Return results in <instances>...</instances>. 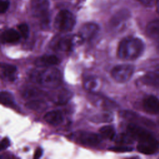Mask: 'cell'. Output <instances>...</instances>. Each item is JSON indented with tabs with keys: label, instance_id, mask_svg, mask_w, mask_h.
Returning a JSON list of instances; mask_svg holds the SVG:
<instances>
[{
	"label": "cell",
	"instance_id": "cell-1",
	"mask_svg": "<svg viewBox=\"0 0 159 159\" xmlns=\"http://www.w3.org/2000/svg\"><path fill=\"white\" fill-rule=\"evenodd\" d=\"M130 135L137 140V150L145 155L155 153L159 148V142L147 129L139 125H134L130 129Z\"/></svg>",
	"mask_w": 159,
	"mask_h": 159
},
{
	"label": "cell",
	"instance_id": "cell-2",
	"mask_svg": "<svg viewBox=\"0 0 159 159\" xmlns=\"http://www.w3.org/2000/svg\"><path fill=\"white\" fill-rule=\"evenodd\" d=\"M144 47V43L141 39L132 37H126L119 43L117 55L120 59L135 60L142 55Z\"/></svg>",
	"mask_w": 159,
	"mask_h": 159
},
{
	"label": "cell",
	"instance_id": "cell-3",
	"mask_svg": "<svg viewBox=\"0 0 159 159\" xmlns=\"http://www.w3.org/2000/svg\"><path fill=\"white\" fill-rule=\"evenodd\" d=\"M32 79L45 88L54 89L60 84L61 74L57 68H47L34 72L32 74Z\"/></svg>",
	"mask_w": 159,
	"mask_h": 159
},
{
	"label": "cell",
	"instance_id": "cell-4",
	"mask_svg": "<svg viewBox=\"0 0 159 159\" xmlns=\"http://www.w3.org/2000/svg\"><path fill=\"white\" fill-rule=\"evenodd\" d=\"M75 23V17L70 11L61 10L56 16L54 25L60 31L68 32L73 29Z\"/></svg>",
	"mask_w": 159,
	"mask_h": 159
},
{
	"label": "cell",
	"instance_id": "cell-5",
	"mask_svg": "<svg viewBox=\"0 0 159 159\" xmlns=\"http://www.w3.org/2000/svg\"><path fill=\"white\" fill-rule=\"evenodd\" d=\"M134 71L133 65L129 64L119 65L114 66L111 70L112 78L118 83H125L132 77Z\"/></svg>",
	"mask_w": 159,
	"mask_h": 159
},
{
	"label": "cell",
	"instance_id": "cell-6",
	"mask_svg": "<svg viewBox=\"0 0 159 159\" xmlns=\"http://www.w3.org/2000/svg\"><path fill=\"white\" fill-rule=\"evenodd\" d=\"M49 2L48 0H31L30 9L32 15L42 19L45 24L48 21Z\"/></svg>",
	"mask_w": 159,
	"mask_h": 159
},
{
	"label": "cell",
	"instance_id": "cell-7",
	"mask_svg": "<svg viewBox=\"0 0 159 159\" xmlns=\"http://www.w3.org/2000/svg\"><path fill=\"white\" fill-rule=\"evenodd\" d=\"M73 135V139L78 143L89 147H94L101 142L102 137L93 132L79 131L75 132Z\"/></svg>",
	"mask_w": 159,
	"mask_h": 159
},
{
	"label": "cell",
	"instance_id": "cell-8",
	"mask_svg": "<svg viewBox=\"0 0 159 159\" xmlns=\"http://www.w3.org/2000/svg\"><path fill=\"white\" fill-rule=\"evenodd\" d=\"M83 42L79 35L77 36H71L67 35L60 39L56 43V47L65 52H69L72 50L75 45L77 43Z\"/></svg>",
	"mask_w": 159,
	"mask_h": 159
},
{
	"label": "cell",
	"instance_id": "cell-9",
	"mask_svg": "<svg viewBox=\"0 0 159 159\" xmlns=\"http://www.w3.org/2000/svg\"><path fill=\"white\" fill-rule=\"evenodd\" d=\"M99 31V26L93 22L84 24L80 29L78 35L82 40H89L94 38Z\"/></svg>",
	"mask_w": 159,
	"mask_h": 159
},
{
	"label": "cell",
	"instance_id": "cell-10",
	"mask_svg": "<svg viewBox=\"0 0 159 159\" xmlns=\"http://www.w3.org/2000/svg\"><path fill=\"white\" fill-rule=\"evenodd\" d=\"M49 96L50 99L54 103L57 104H64L70 100L72 94L66 89H60L52 91Z\"/></svg>",
	"mask_w": 159,
	"mask_h": 159
},
{
	"label": "cell",
	"instance_id": "cell-11",
	"mask_svg": "<svg viewBox=\"0 0 159 159\" xmlns=\"http://www.w3.org/2000/svg\"><path fill=\"white\" fill-rule=\"evenodd\" d=\"M143 107L145 111L152 114L159 112V99L155 96H148L143 101Z\"/></svg>",
	"mask_w": 159,
	"mask_h": 159
},
{
	"label": "cell",
	"instance_id": "cell-12",
	"mask_svg": "<svg viewBox=\"0 0 159 159\" xmlns=\"http://www.w3.org/2000/svg\"><path fill=\"white\" fill-rule=\"evenodd\" d=\"M142 80L147 85L159 88V65H157L153 71L147 73Z\"/></svg>",
	"mask_w": 159,
	"mask_h": 159
},
{
	"label": "cell",
	"instance_id": "cell-13",
	"mask_svg": "<svg viewBox=\"0 0 159 159\" xmlns=\"http://www.w3.org/2000/svg\"><path fill=\"white\" fill-rule=\"evenodd\" d=\"M19 32L13 29L4 30L1 34V41L4 43H14L17 42L20 39Z\"/></svg>",
	"mask_w": 159,
	"mask_h": 159
},
{
	"label": "cell",
	"instance_id": "cell-14",
	"mask_svg": "<svg viewBox=\"0 0 159 159\" xmlns=\"http://www.w3.org/2000/svg\"><path fill=\"white\" fill-rule=\"evenodd\" d=\"M16 71L17 68L13 65L4 63L1 64V75L2 79L8 81L14 80Z\"/></svg>",
	"mask_w": 159,
	"mask_h": 159
},
{
	"label": "cell",
	"instance_id": "cell-15",
	"mask_svg": "<svg viewBox=\"0 0 159 159\" xmlns=\"http://www.w3.org/2000/svg\"><path fill=\"white\" fill-rule=\"evenodd\" d=\"M43 119L51 125H57L63 122V116L59 111H51L45 114Z\"/></svg>",
	"mask_w": 159,
	"mask_h": 159
},
{
	"label": "cell",
	"instance_id": "cell-16",
	"mask_svg": "<svg viewBox=\"0 0 159 159\" xmlns=\"http://www.w3.org/2000/svg\"><path fill=\"white\" fill-rule=\"evenodd\" d=\"M59 58L53 55H44L35 61V64L39 66H48L59 63Z\"/></svg>",
	"mask_w": 159,
	"mask_h": 159
},
{
	"label": "cell",
	"instance_id": "cell-17",
	"mask_svg": "<svg viewBox=\"0 0 159 159\" xmlns=\"http://www.w3.org/2000/svg\"><path fill=\"white\" fill-rule=\"evenodd\" d=\"M146 33L151 39H159V19L152 20L147 24Z\"/></svg>",
	"mask_w": 159,
	"mask_h": 159
},
{
	"label": "cell",
	"instance_id": "cell-18",
	"mask_svg": "<svg viewBox=\"0 0 159 159\" xmlns=\"http://www.w3.org/2000/svg\"><path fill=\"white\" fill-rule=\"evenodd\" d=\"M27 108L35 111H42L47 107L45 101L39 99L30 100L25 103Z\"/></svg>",
	"mask_w": 159,
	"mask_h": 159
},
{
	"label": "cell",
	"instance_id": "cell-19",
	"mask_svg": "<svg viewBox=\"0 0 159 159\" xmlns=\"http://www.w3.org/2000/svg\"><path fill=\"white\" fill-rule=\"evenodd\" d=\"M99 132L102 138L112 140L114 139L116 136V130L112 125H104L100 128Z\"/></svg>",
	"mask_w": 159,
	"mask_h": 159
},
{
	"label": "cell",
	"instance_id": "cell-20",
	"mask_svg": "<svg viewBox=\"0 0 159 159\" xmlns=\"http://www.w3.org/2000/svg\"><path fill=\"white\" fill-rule=\"evenodd\" d=\"M1 103L4 106L12 107L15 105L14 98L12 94L7 91H1L0 93Z\"/></svg>",
	"mask_w": 159,
	"mask_h": 159
},
{
	"label": "cell",
	"instance_id": "cell-21",
	"mask_svg": "<svg viewBox=\"0 0 159 159\" xmlns=\"http://www.w3.org/2000/svg\"><path fill=\"white\" fill-rule=\"evenodd\" d=\"M94 122H110L113 120V115L111 112H102L94 116L91 119Z\"/></svg>",
	"mask_w": 159,
	"mask_h": 159
},
{
	"label": "cell",
	"instance_id": "cell-22",
	"mask_svg": "<svg viewBox=\"0 0 159 159\" xmlns=\"http://www.w3.org/2000/svg\"><path fill=\"white\" fill-rule=\"evenodd\" d=\"M22 95L24 98L30 99V98H36L37 97L42 96V91L32 88H25L23 90L22 93Z\"/></svg>",
	"mask_w": 159,
	"mask_h": 159
},
{
	"label": "cell",
	"instance_id": "cell-23",
	"mask_svg": "<svg viewBox=\"0 0 159 159\" xmlns=\"http://www.w3.org/2000/svg\"><path fill=\"white\" fill-rule=\"evenodd\" d=\"M114 140L117 143H119L120 145H127L133 143V139L128 133H122L116 135L114 139Z\"/></svg>",
	"mask_w": 159,
	"mask_h": 159
},
{
	"label": "cell",
	"instance_id": "cell-24",
	"mask_svg": "<svg viewBox=\"0 0 159 159\" xmlns=\"http://www.w3.org/2000/svg\"><path fill=\"white\" fill-rule=\"evenodd\" d=\"M127 17V16L126 15V12H121L117 13L111 19L112 25L114 26L117 25L119 24L120 23L121 21L124 20L125 19V17Z\"/></svg>",
	"mask_w": 159,
	"mask_h": 159
},
{
	"label": "cell",
	"instance_id": "cell-25",
	"mask_svg": "<svg viewBox=\"0 0 159 159\" xmlns=\"http://www.w3.org/2000/svg\"><path fill=\"white\" fill-rule=\"evenodd\" d=\"M17 29L21 36L24 39H27L29 35V28L27 24L25 23H22L18 25Z\"/></svg>",
	"mask_w": 159,
	"mask_h": 159
},
{
	"label": "cell",
	"instance_id": "cell-26",
	"mask_svg": "<svg viewBox=\"0 0 159 159\" xmlns=\"http://www.w3.org/2000/svg\"><path fill=\"white\" fill-rule=\"evenodd\" d=\"M109 150L115 152H130L133 150V148L127 145H119L116 147H112L109 148Z\"/></svg>",
	"mask_w": 159,
	"mask_h": 159
},
{
	"label": "cell",
	"instance_id": "cell-27",
	"mask_svg": "<svg viewBox=\"0 0 159 159\" xmlns=\"http://www.w3.org/2000/svg\"><path fill=\"white\" fill-rule=\"evenodd\" d=\"M96 85H97V82H96V80L94 78H91L86 79L84 83V88L88 90H91V89H94L96 88Z\"/></svg>",
	"mask_w": 159,
	"mask_h": 159
},
{
	"label": "cell",
	"instance_id": "cell-28",
	"mask_svg": "<svg viewBox=\"0 0 159 159\" xmlns=\"http://www.w3.org/2000/svg\"><path fill=\"white\" fill-rule=\"evenodd\" d=\"M9 6V2L8 0H1L0 2V12L3 14L7 11Z\"/></svg>",
	"mask_w": 159,
	"mask_h": 159
},
{
	"label": "cell",
	"instance_id": "cell-29",
	"mask_svg": "<svg viewBox=\"0 0 159 159\" xmlns=\"http://www.w3.org/2000/svg\"><path fill=\"white\" fill-rule=\"evenodd\" d=\"M10 145V140L7 137L3 138L1 141V150H4Z\"/></svg>",
	"mask_w": 159,
	"mask_h": 159
},
{
	"label": "cell",
	"instance_id": "cell-30",
	"mask_svg": "<svg viewBox=\"0 0 159 159\" xmlns=\"http://www.w3.org/2000/svg\"><path fill=\"white\" fill-rule=\"evenodd\" d=\"M137 1L140 2L143 6L147 7H150L153 6L154 3V0H137Z\"/></svg>",
	"mask_w": 159,
	"mask_h": 159
},
{
	"label": "cell",
	"instance_id": "cell-31",
	"mask_svg": "<svg viewBox=\"0 0 159 159\" xmlns=\"http://www.w3.org/2000/svg\"><path fill=\"white\" fill-rule=\"evenodd\" d=\"M43 154V150L41 148H37L35 151V153H34V158H35V159H37V158H39L42 157Z\"/></svg>",
	"mask_w": 159,
	"mask_h": 159
},
{
	"label": "cell",
	"instance_id": "cell-32",
	"mask_svg": "<svg viewBox=\"0 0 159 159\" xmlns=\"http://www.w3.org/2000/svg\"><path fill=\"white\" fill-rule=\"evenodd\" d=\"M157 10L159 12V0H157Z\"/></svg>",
	"mask_w": 159,
	"mask_h": 159
}]
</instances>
